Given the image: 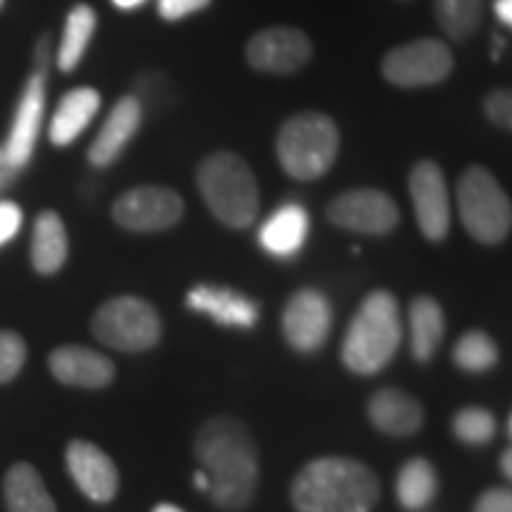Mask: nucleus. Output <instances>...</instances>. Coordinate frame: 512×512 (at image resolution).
Instances as JSON below:
<instances>
[{"label": "nucleus", "mask_w": 512, "mask_h": 512, "mask_svg": "<svg viewBox=\"0 0 512 512\" xmlns=\"http://www.w3.org/2000/svg\"><path fill=\"white\" fill-rule=\"evenodd\" d=\"M152 512H183V510L176 508V505H171V503H159Z\"/></svg>", "instance_id": "40"}, {"label": "nucleus", "mask_w": 512, "mask_h": 512, "mask_svg": "<svg viewBox=\"0 0 512 512\" xmlns=\"http://www.w3.org/2000/svg\"><path fill=\"white\" fill-rule=\"evenodd\" d=\"M27 361V344L12 330H0V384H8L19 375Z\"/></svg>", "instance_id": "30"}, {"label": "nucleus", "mask_w": 512, "mask_h": 512, "mask_svg": "<svg viewBox=\"0 0 512 512\" xmlns=\"http://www.w3.org/2000/svg\"><path fill=\"white\" fill-rule=\"evenodd\" d=\"M192 484H195L200 491H204V494H209V486L211 484H209V475L204 470H197L195 472V477H192Z\"/></svg>", "instance_id": "36"}, {"label": "nucleus", "mask_w": 512, "mask_h": 512, "mask_svg": "<svg viewBox=\"0 0 512 512\" xmlns=\"http://www.w3.org/2000/svg\"><path fill=\"white\" fill-rule=\"evenodd\" d=\"M484 0H434L439 29L453 41H465L482 22Z\"/></svg>", "instance_id": "27"}, {"label": "nucleus", "mask_w": 512, "mask_h": 512, "mask_svg": "<svg viewBox=\"0 0 512 512\" xmlns=\"http://www.w3.org/2000/svg\"><path fill=\"white\" fill-rule=\"evenodd\" d=\"M510 434H512V418H510Z\"/></svg>", "instance_id": "42"}, {"label": "nucleus", "mask_w": 512, "mask_h": 512, "mask_svg": "<svg viewBox=\"0 0 512 512\" xmlns=\"http://www.w3.org/2000/svg\"><path fill=\"white\" fill-rule=\"evenodd\" d=\"M446 332L444 311L437 299L415 297L411 309H408V337H411V354L418 363L432 361L437 354L441 339Z\"/></svg>", "instance_id": "23"}, {"label": "nucleus", "mask_w": 512, "mask_h": 512, "mask_svg": "<svg viewBox=\"0 0 512 512\" xmlns=\"http://www.w3.org/2000/svg\"><path fill=\"white\" fill-rule=\"evenodd\" d=\"M100 93L95 88H74V91L64 93V98L57 102V110L50 119L48 136L50 143L57 147L72 145L76 138L86 131L88 124L100 112Z\"/></svg>", "instance_id": "21"}, {"label": "nucleus", "mask_w": 512, "mask_h": 512, "mask_svg": "<svg viewBox=\"0 0 512 512\" xmlns=\"http://www.w3.org/2000/svg\"><path fill=\"white\" fill-rule=\"evenodd\" d=\"M472 512H512V489H486Z\"/></svg>", "instance_id": "34"}, {"label": "nucleus", "mask_w": 512, "mask_h": 512, "mask_svg": "<svg viewBox=\"0 0 512 512\" xmlns=\"http://www.w3.org/2000/svg\"><path fill=\"white\" fill-rule=\"evenodd\" d=\"M43 114H46V69L31 74L17 102L8 138L0 145V190H8L34 159Z\"/></svg>", "instance_id": "8"}, {"label": "nucleus", "mask_w": 512, "mask_h": 512, "mask_svg": "<svg viewBox=\"0 0 512 512\" xmlns=\"http://www.w3.org/2000/svg\"><path fill=\"white\" fill-rule=\"evenodd\" d=\"M458 214L467 233L482 245H498L512 230V202L484 166H470L458 181Z\"/></svg>", "instance_id": "6"}, {"label": "nucleus", "mask_w": 512, "mask_h": 512, "mask_svg": "<svg viewBox=\"0 0 512 512\" xmlns=\"http://www.w3.org/2000/svg\"><path fill=\"white\" fill-rule=\"evenodd\" d=\"M22 219V209H19L15 202H0V247H5L10 240H15L19 228H22Z\"/></svg>", "instance_id": "33"}, {"label": "nucleus", "mask_w": 512, "mask_h": 512, "mask_svg": "<svg viewBox=\"0 0 512 512\" xmlns=\"http://www.w3.org/2000/svg\"><path fill=\"white\" fill-rule=\"evenodd\" d=\"M311 233V219L299 202H285L259 228V245L275 259H294Z\"/></svg>", "instance_id": "19"}, {"label": "nucleus", "mask_w": 512, "mask_h": 512, "mask_svg": "<svg viewBox=\"0 0 512 512\" xmlns=\"http://www.w3.org/2000/svg\"><path fill=\"white\" fill-rule=\"evenodd\" d=\"M211 0H159L157 8L166 22H178L207 8Z\"/></svg>", "instance_id": "32"}, {"label": "nucleus", "mask_w": 512, "mask_h": 512, "mask_svg": "<svg viewBox=\"0 0 512 512\" xmlns=\"http://www.w3.org/2000/svg\"><path fill=\"white\" fill-rule=\"evenodd\" d=\"M503 48H505V41L501 36H494V48H491V57H494V60H498V57H501V53H503Z\"/></svg>", "instance_id": "39"}, {"label": "nucleus", "mask_w": 512, "mask_h": 512, "mask_svg": "<svg viewBox=\"0 0 512 512\" xmlns=\"http://www.w3.org/2000/svg\"><path fill=\"white\" fill-rule=\"evenodd\" d=\"M67 470L76 486L95 503H110L119 491V470L112 458L91 441L74 439L67 446Z\"/></svg>", "instance_id": "15"}, {"label": "nucleus", "mask_w": 512, "mask_h": 512, "mask_svg": "<svg viewBox=\"0 0 512 512\" xmlns=\"http://www.w3.org/2000/svg\"><path fill=\"white\" fill-rule=\"evenodd\" d=\"M195 456L209 475V494L223 510H245L259 484V451L247 425L216 415L197 430Z\"/></svg>", "instance_id": "1"}, {"label": "nucleus", "mask_w": 512, "mask_h": 512, "mask_svg": "<svg viewBox=\"0 0 512 512\" xmlns=\"http://www.w3.org/2000/svg\"><path fill=\"white\" fill-rule=\"evenodd\" d=\"M368 418L375 430L389 437H411L425 422L422 403L401 389H380L370 396Z\"/></svg>", "instance_id": "20"}, {"label": "nucleus", "mask_w": 512, "mask_h": 512, "mask_svg": "<svg viewBox=\"0 0 512 512\" xmlns=\"http://www.w3.org/2000/svg\"><path fill=\"white\" fill-rule=\"evenodd\" d=\"M332 226L361 235H387L399 226V207L387 192L356 188L337 195L328 204Z\"/></svg>", "instance_id": "11"}, {"label": "nucleus", "mask_w": 512, "mask_h": 512, "mask_svg": "<svg viewBox=\"0 0 512 512\" xmlns=\"http://www.w3.org/2000/svg\"><path fill=\"white\" fill-rule=\"evenodd\" d=\"M181 195L164 185H138L114 202L112 219L133 233H159L183 219Z\"/></svg>", "instance_id": "10"}, {"label": "nucleus", "mask_w": 512, "mask_h": 512, "mask_svg": "<svg viewBox=\"0 0 512 512\" xmlns=\"http://www.w3.org/2000/svg\"><path fill=\"white\" fill-rule=\"evenodd\" d=\"M437 489V470L425 458H411L396 475V501L408 512L425 510L437 496Z\"/></svg>", "instance_id": "25"}, {"label": "nucleus", "mask_w": 512, "mask_h": 512, "mask_svg": "<svg viewBox=\"0 0 512 512\" xmlns=\"http://www.w3.org/2000/svg\"><path fill=\"white\" fill-rule=\"evenodd\" d=\"M339 131L328 114L299 112L280 128L275 155L287 176L297 181H316L335 164Z\"/></svg>", "instance_id": "5"}, {"label": "nucleus", "mask_w": 512, "mask_h": 512, "mask_svg": "<svg viewBox=\"0 0 512 512\" xmlns=\"http://www.w3.org/2000/svg\"><path fill=\"white\" fill-rule=\"evenodd\" d=\"M197 188L223 226H252L259 211V185L247 162L233 152H214L197 169Z\"/></svg>", "instance_id": "4"}, {"label": "nucleus", "mask_w": 512, "mask_h": 512, "mask_svg": "<svg viewBox=\"0 0 512 512\" xmlns=\"http://www.w3.org/2000/svg\"><path fill=\"white\" fill-rule=\"evenodd\" d=\"M185 306L190 311L204 313L223 328L252 330L259 320V304L245 294L219 285H195L185 294Z\"/></svg>", "instance_id": "16"}, {"label": "nucleus", "mask_w": 512, "mask_h": 512, "mask_svg": "<svg viewBox=\"0 0 512 512\" xmlns=\"http://www.w3.org/2000/svg\"><path fill=\"white\" fill-rule=\"evenodd\" d=\"M411 202L420 233L430 242H441L451 230V200L444 171L434 162H418L408 178Z\"/></svg>", "instance_id": "12"}, {"label": "nucleus", "mask_w": 512, "mask_h": 512, "mask_svg": "<svg viewBox=\"0 0 512 512\" xmlns=\"http://www.w3.org/2000/svg\"><path fill=\"white\" fill-rule=\"evenodd\" d=\"M3 5H5V0H0V8H3Z\"/></svg>", "instance_id": "41"}, {"label": "nucleus", "mask_w": 512, "mask_h": 512, "mask_svg": "<svg viewBox=\"0 0 512 512\" xmlns=\"http://www.w3.org/2000/svg\"><path fill=\"white\" fill-rule=\"evenodd\" d=\"M5 505L10 512H57L46 482L29 463L12 465L5 475Z\"/></svg>", "instance_id": "24"}, {"label": "nucleus", "mask_w": 512, "mask_h": 512, "mask_svg": "<svg viewBox=\"0 0 512 512\" xmlns=\"http://www.w3.org/2000/svg\"><path fill=\"white\" fill-rule=\"evenodd\" d=\"M332 330V306L323 292L299 290L283 309V335L299 354H313L328 342Z\"/></svg>", "instance_id": "13"}, {"label": "nucleus", "mask_w": 512, "mask_h": 512, "mask_svg": "<svg viewBox=\"0 0 512 512\" xmlns=\"http://www.w3.org/2000/svg\"><path fill=\"white\" fill-rule=\"evenodd\" d=\"M453 72V55L439 38H420L389 50L382 60V76L392 86L420 88L446 81Z\"/></svg>", "instance_id": "9"}, {"label": "nucleus", "mask_w": 512, "mask_h": 512, "mask_svg": "<svg viewBox=\"0 0 512 512\" xmlns=\"http://www.w3.org/2000/svg\"><path fill=\"white\" fill-rule=\"evenodd\" d=\"M484 114L489 121L503 131L512 133V91L510 88H498L484 98Z\"/></svg>", "instance_id": "31"}, {"label": "nucleus", "mask_w": 512, "mask_h": 512, "mask_svg": "<svg viewBox=\"0 0 512 512\" xmlns=\"http://www.w3.org/2000/svg\"><path fill=\"white\" fill-rule=\"evenodd\" d=\"M95 29H98V15H95L91 5H76V8H72V12L67 15V24H64L62 43L57 48V67H60V72L69 74L79 67Z\"/></svg>", "instance_id": "26"}, {"label": "nucleus", "mask_w": 512, "mask_h": 512, "mask_svg": "<svg viewBox=\"0 0 512 512\" xmlns=\"http://www.w3.org/2000/svg\"><path fill=\"white\" fill-rule=\"evenodd\" d=\"M69 256V238L64 221L57 211H43L34 223L31 235V264L41 275H53L62 271L64 261Z\"/></svg>", "instance_id": "22"}, {"label": "nucleus", "mask_w": 512, "mask_h": 512, "mask_svg": "<svg viewBox=\"0 0 512 512\" xmlns=\"http://www.w3.org/2000/svg\"><path fill=\"white\" fill-rule=\"evenodd\" d=\"M311 53V38L294 27L264 29L247 43L249 67L264 74L299 72L311 60Z\"/></svg>", "instance_id": "14"}, {"label": "nucleus", "mask_w": 512, "mask_h": 512, "mask_svg": "<svg viewBox=\"0 0 512 512\" xmlns=\"http://www.w3.org/2000/svg\"><path fill=\"white\" fill-rule=\"evenodd\" d=\"M93 335L110 349L140 354L157 347L162 337V320L155 306L140 297H114L93 316Z\"/></svg>", "instance_id": "7"}, {"label": "nucleus", "mask_w": 512, "mask_h": 512, "mask_svg": "<svg viewBox=\"0 0 512 512\" xmlns=\"http://www.w3.org/2000/svg\"><path fill=\"white\" fill-rule=\"evenodd\" d=\"M48 366L57 382L81 389L107 387V384H112L114 373H117L114 363L105 354L88 347H76V344L55 349L48 358Z\"/></svg>", "instance_id": "18"}, {"label": "nucleus", "mask_w": 512, "mask_h": 512, "mask_svg": "<svg viewBox=\"0 0 512 512\" xmlns=\"http://www.w3.org/2000/svg\"><path fill=\"white\" fill-rule=\"evenodd\" d=\"M401 309L394 294L375 290L358 306L342 342V363L354 375H377L401 347Z\"/></svg>", "instance_id": "3"}, {"label": "nucleus", "mask_w": 512, "mask_h": 512, "mask_svg": "<svg viewBox=\"0 0 512 512\" xmlns=\"http://www.w3.org/2000/svg\"><path fill=\"white\" fill-rule=\"evenodd\" d=\"M297 512H370L380 501V479L354 458L311 460L292 482Z\"/></svg>", "instance_id": "2"}, {"label": "nucleus", "mask_w": 512, "mask_h": 512, "mask_svg": "<svg viewBox=\"0 0 512 512\" xmlns=\"http://www.w3.org/2000/svg\"><path fill=\"white\" fill-rule=\"evenodd\" d=\"M140 124H143V105L136 95H124L107 114L105 124L95 136L91 150H88V162L95 169H105L117 162L124 155L126 145L136 138Z\"/></svg>", "instance_id": "17"}, {"label": "nucleus", "mask_w": 512, "mask_h": 512, "mask_svg": "<svg viewBox=\"0 0 512 512\" xmlns=\"http://www.w3.org/2000/svg\"><path fill=\"white\" fill-rule=\"evenodd\" d=\"M498 347L496 342L482 330H470L458 339L453 347V363L465 373L479 375L489 373L498 363Z\"/></svg>", "instance_id": "28"}, {"label": "nucleus", "mask_w": 512, "mask_h": 512, "mask_svg": "<svg viewBox=\"0 0 512 512\" xmlns=\"http://www.w3.org/2000/svg\"><path fill=\"white\" fill-rule=\"evenodd\" d=\"M494 12L498 22L512 29V0H494Z\"/></svg>", "instance_id": "35"}, {"label": "nucleus", "mask_w": 512, "mask_h": 512, "mask_svg": "<svg viewBox=\"0 0 512 512\" xmlns=\"http://www.w3.org/2000/svg\"><path fill=\"white\" fill-rule=\"evenodd\" d=\"M501 470H503V475L512 482V446L505 448V453L501 456Z\"/></svg>", "instance_id": "37"}, {"label": "nucleus", "mask_w": 512, "mask_h": 512, "mask_svg": "<svg viewBox=\"0 0 512 512\" xmlns=\"http://www.w3.org/2000/svg\"><path fill=\"white\" fill-rule=\"evenodd\" d=\"M119 10H136L140 5L147 3V0H112Z\"/></svg>", "instance_id": "38"}, {"label": "nucleus", "mask_w": 512, "mask_h": 512, "mask_svg": "<svg viewBox=\"0 0 512 512\" xmlns=\"http://www.w3.org/2000/svg\"><path fill=\"white\" fill-rule=\"evenodd\" d=\"M453 434L467 446H484L496 437L494 413L479 406H467L453 415Z\"/></svg>", "instance_id": "29"}]
</instances>
